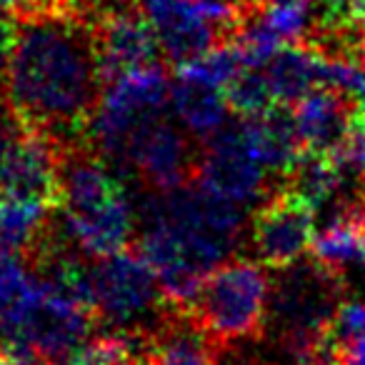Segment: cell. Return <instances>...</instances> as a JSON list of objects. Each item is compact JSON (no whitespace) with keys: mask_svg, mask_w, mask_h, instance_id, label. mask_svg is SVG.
I'll return each instance as SVG.
<instances>
[{"mask_svg":"<svg viewBox=\"0 0 365 365\" xmlns=\"http://www.w3.org/2000/svg\"><path fill=\"white\" fill-rule=\"evenodd\" d=\"M6 91L11 106L66 150L91 145L101 103L96 26L86 11H16ZM93 148V145H91Z\"/></svg>","mask_w":365,"mask_h":365,"instance_id":"1","label":"cell"},{"mask_svg":"<svg viewBox=\"0 0 365 365\" xmlns=\"http://www.w3.org/2000/svg\"><path fill=\"white\" fill-rule=\"evenodd\" d=\"M268 308L270 283L265 270L250 260H233L205 278L188 315L220 350H225L233 340L260 338L268 323Z\"/></svg>","mask_w":365,"mask_h":365,"instance_id":"2","label":"cell"},{"mask_svg":"<svg viewBox=\"0 0 365 365\" xmlns=\"http://www.w3.org/2000/svg\"><path fill=\"white\" fill-rule=\"evenodd\" d=\"M93 305L98 320L123 330H143L138 320L148 313H165L158 273L143 253L120 250L91 268Z\"/></svg>","mask_w":365,"mask_h":365,"instance_id":"3","label":"cell"},{"mask_svg":"<svg viewBox=\"0 0 365 365\" xmlns=\"http://www.w3.org/2000/svg\"><path fill=\"white\" fill-rule=\"evenodd\" d=\"M195 180L233 203H253L265 193V168L245 140L243 123L223 125L208 138L195 165Z\"/></svg>","mask_w":365,"mask_h":365,"instance_id":"4","label":"cell"},{"mask_svg":"<svg viewBox=\"0 0 365 365\" xmlns=\"http://www.w3.org/2000/svg\"><path fill=\"white\" fill-rule=\"evenodd\" d=\"M313 213L285 185L265 200L253 218V248L260 263L278 270L298 263L313 245Z\"/></svg>","mask_w":365,"mask_h":365,"instance_id":"5","label":"cell"},{"mask_svg":"<svg viewBox=\"0 0 365 365\" xmlns=\"http://www.w3.org/2000/svg\"><path fill=\"white\" fill-rule=\"evenodd\" d=\"M93 26H96L98 73L103 88L130 71L158 66V53L163 51L140 6L103 13L93 18Z\"/></svg>","mask_w":365,"mask_h":365,"instance_id":"6","label":"cell"},{"mask_svg":"<svg viewBox=\"0 0 365 365\" xmlns=\"http://www.w3.org/2000/svg\"><path fill=\"white\" fill-rule=\"evenodd\" d=\"M125 163H130L160 193L180 188L195 178L198 158H193L188 138L160 115L145 120L128 143Z\"/></svg>","mask_w":365,"mask_h":365,"instance_id":"7","label":"cell"},{"mask_svg":"<svg viewBox=\"0 0 365 365\" xmlns=\"http://www.w3.org/2000/svg\"><path fill=\"white\" fill-rule=\"evenodd\" d=\"M293 113L305 150L330 155L358 123L360 98L338 88L320 86L300 98Z\"/></svg>","mask_w":365,"mask_h":365,"instance_id":"8","label":"cell"},{"mask_svg":"<svg viewBox=\"0 0 365 365\" xmlns=\"http://www.w3.org/2000/svg\"><path fill=\"white\" fill-rule=\"evenodd\" d=\"M243 133L260 165L288 175L305 153L295 125V113L285 103H275L263 115L245 118Z\"/></svg>","mask_w":365,"mask_h":365,"instance_id":"9","label":"cell"},{"mask_svg":"<svg viewBox=\"0 0 365 365\" xmlns=\"http://www.w3.org/2000/svg\"><path fill=\"white\" fill-rule=\"evenodd\" d=\"M170 103L180 123L188 128L193 135L205 138L220 130L228 118V101L218 86L190 81V78H178L170 86Z\"/></svg>","mask_w":365,"mask_h":365,"instance_id":"10","label":"cell"},{"mask_svg":"<svg viewBox=\"0 0 365 365\" xmlns=\"http://www.w3.org/2000/svg\"><path fill=\"white\" fill-rule=\"evenodd\" d=\"M265 73L275 101L293 106L320 88V56L303 43H290L275 53L273 61L265 66Z\"/></svg>","mask_w":365,"mask_h":365,"instance_id":"11","label":"cell"},{"mask_svg":"<svg viewBox=\"0 0 365 365\" xmlns=\"http://www.w3.org/2000/svg\"><path fill=\"white\" fill-rule=\"evenodd\" d=\"M46 203L0 195V245L26 258L51 225V213Z\"/></svg>","mask_w":365,"mask_h":365,"instance_id":"12","label":"cell"},{"mask_svg":"<svg viewBox=\"0 0 365 365\" xmlns=\"http://www.w3.org/2000/svg\"><path fill=\"white\" fill-rule=\"evenodd\" d=\"M285 178H288L285 188L298 195L303 203H308L313 210L323 208L338 193L340 182H343V175L328 155H318V153L308 150L300 155V160Z\"/></svg>","mask_w":365,"mask_h":365,"instance_id":"13","label":"cell"},{"mask_svg":"<svg viewBox=\"0 0 365 365\" xmlns=\"http://www.w3.org/2000/svg\"><path fill=\"white\" fill-rule=\"evenodd\" d=\"M223 93H225V101H228L230 110L243 118L263 115L265 110H270V108L278 103L273 96V88H270L265 68H243V71L223 88Z\"/></svg>","mask_w":365,"mask_h":365,"instance_id":"14","label":"cell"},{"mask_svg":"<svg viewBox=\"0 0 365 365\" xmlns=\"http://www.w3.org/2000/svg\"><path fill=\"white\" fill-rule=\"evenodd\" d=\"M245 68L243 51L238 43H225L213 51L203 53L195 61L178 66V78H190V81L208 83V86L225 88L240 71Z\"/></svg>","mask_w":365,"mask_h":365,"instance_id":"15","label":"cell"},{"mask_svg":"<svg viewBox=\"0 0 365 365\" xmlns=\"http://www.w3.org/2000/svg\"><path fill=\"white\" fill-rule=\"evenodd\" d=\"M260 18H263L283 41L300 43L305 33H308V0L275 3V6L263 8Z\"/></svg>","mask_w":365,"mask_h":365,"instance_id":"16","label":"cell"},{"mask_svg":"<svg viewBox=\"0 0 365 365\" xmlns=\"http://www.w3.org/2000/svg\"><path fill=\"white\" fill-rule=\"evenodd\" d=\"M328 158L343 178L350 175L365 180V128L360 125V120L355 123L353 130L345 135V140Z\"/></svg>","mask_w":365,"mask_h":365,"instance_id":"17","label":"cell"},{"mask_svg":"<svg viewBox=\"0 0 365 365\" xmlns=\"http://www.w3.org/2000/svg\"><path fill=\"white\" fill-rule=\"evenodd\" d=\"M13 46V16H0V88L8 78V61H11Z\"/></svg>","mask_w":365,"mask_h":365,"instance_id":"18","label":"cell"},{"mask_svg":"<svg viewBox=\"0 0 365 365\" xmlns=\"http://www.w3.org/2000/svg\"><path fill=\"white\" fill-rule=\"evenodd\" d=\"M345 8H348L350 18L365 23V0H345Z\"/></svg>","mask_w":365,"mask_h":365,"instance_id":"19","label":"cell"},{"mask_svg":"<svg viewBox=\"0 0 365 365\" xmlns=\"http://www.w3.org/2000/svg\"><path fill=\"white\" fill-rule=\"evenodd\" d=\"M0 365H23V358H16L13 353L0 348Z\"/></svg>","mask_w":365,"mask_h":365,"instance_id":"20","label":"cell"},{"mask_svg":"<svg viewBox=\"0 0 365 365\" xmlns=\"http://www.w3.org/2000/svg\"><path fill=\"white\" fill-rule=\"evenodd\" d=\"M358 120H360V125L365 128V98H360V115H358Z\"/></svg>","mask_w":365,"mask_h":365,"instance_id":"21","label":"cell"},{"mask_svg":"<svg viewBox=\"0 0 365 365\" xmlns=\"http://www.w3.org/2000/svg\"><path fill=\"white\" fill-rule=\"evenodd\" d=\"M360 68H363V73H365V58H363V63H360Z\"/></svg>","mask_w":365,"mask_h":365,"instance_id":"22","label":"cell"}]
</instances>
